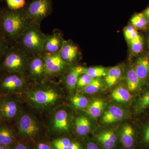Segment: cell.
I'll return each instance as SVG.
<instances>
[{
	"label": "cell",
	"mask_w": 149,
	"mask_h": 149,
	"mask_svg": "<svg viewBox=\"0 0 149 149\" xmlns=\"http://www.w3.org/2000/svg\"><path fill=\"white\" fill-rule=\"evenodd\" d=\"M30 23L25 10L20 9L6 12L0 21L2 36L10 41H18Z\"/></svg>",
	"instance_id": "obj_1"
},
{
	"label": "cell",
	"mask_w": 149,
	"mask_h": 149,
	"mask_svg": "<svg viewBox=\"0 0 149 149\" xmlns=\"http://www.w3.org/2000/svg\"><path fill=\"white\" fill-rule=\"evenodd\" d=\"M47 36L41 30L40 24L31 22L18 39L20 49L29 56L42 54Z\"/></svg>",
	"instance_id": "obj_2"
},
{
	"label": "cell",
	"mask_w": 149,
	"mask_h": 149,
	"mask_svg": "<svg viewBox=\"0 0 149 149\" xmlns=\"http://www.w3.org/2000/svg\"><path fill=\"white\" fill-rule=\"evenodd\" d=\"M27 98L32 107L43 110L55 105L60 98V95L52 86L40 85L28 92Z\"/></svg>",
	"instance_id": "obj_3"
},
{
	"label": "cell",
	"mask_w": 149,
	"mask_h": 149,
	"mask_svg": "<svg viewBox=\"0 0 149 149\" xmlns=\"http://www.w3.org/2000/svg\"><path fill=\"white\" fill-rule=\"evenodd\" d=\"M2 58V67L9 73L22 74L27 70L29 56L20 48H8Z\"/></svg>",
	"instance_id": "obj_4"
},
{
	"label": "cell",
	"mask_w": 149,
	"mask_h": 149,
	"mask_svg": "<svg viewBox=\"0 0 149 149\" xmlns=\"http://www.w3.org/2000/svg\"><path fill=\"white\" fill-rule=\"evenodd\" d=\"M52 0H32L25 10L32 23L40 24L50 13Z\"/></svg>",
	"instance_id": "obj_5"
},
{
	"label": "cell",
	"mask_w": 149,
	"mask_h": 149,
	"mask_svg": "<svg viewBox=\"0 0 149 149\" xmlns=\"http://www.w3.org/2000/svg\"><path fill=\"white\" fill-rule=\"evenodd\" d=\"M21 112V106L16 98L6 96L0 97V118L10 122L17 119Z\"/></svg>",
	"instance_id": "obj_6"
},
{
	"label": "cell",
	"mask_w": 149,
	"mask_h": 149,
	"mask_svg": "<svg viewBox=\"0 0 149 149\" xmlns=\"http://www.w3.org/2000/svg\"><path fill=\"white\" fill-rule=\"evenodd\" d=\"M10 73L0 80V90L6 95L23 91L26 84L22 74Z\"/></svg>",
	"instance_id": "obj_7"
},
{
	"label": "cell",
	"mask_w": 149,
	"mask_h": 149,
	"mask_svg": "<svg viewBox=\"0 0 149 149\" xmlns=\"http://www.w3.org/2000/svg\"><path fill=\"white\" fill-rule=\"evenodd\" d=\"M47 76H56L64 70L67 63L58 53L42 54Z\"/></svg>",
	"instance_id": "obj_8"
},
{
	"label": "cell",
	"mask_w": 149,
	"mask_h": 149,
	"mask_svg": "<svg viewBox=\"0 0 149 149\" xmlns=\"http://www.w3.org/2000/svg\"><path fill=\"white\" fill-rule=\"evenodd\" d=\"M31 56L27 67L29 77L33 80H43L47 75L42 54Z\"/></svg>",
	"instance_id": "obj_9"
},
{
	"label": "cell",
	"mask_w": 149,
	"mask_h": 149,
	"mask_svg": "<svg viewBox=\"0 0 149 149\" xmlns=\"http://www.w3.org/2000/svg\"><path fill=\"white\" fill-rule=\"evenodd\" d=\"M17 119V128L21 134L32 136L38 133L39 126L32 116L28 113L20 114Z\"/></svg>",
	"instance_id": "obj_10"
},
{
	"label": "cell",
	"mask_w": 149,
	"mask_h": 149,
	"mask_svg": "<svg viewBox=\"0 0 149 149\" xmlns=\"http://www.w3.org/2000/svg\"><path fill=\"white\" fill-rule=\"evenodd\" d=\"M64 40L59 31L55 30L47 36L44 44L43 53H58L60 51Z\"/></svg>",
	"instance_id": "obj_11"
},
{
	"label": "cell",
	"mask_w": 149,
	"mask_h": 149,
	"mask_svg": "<svg viewBox=\"0 0 149 149\" xmlns=\"http://www.w3.org/2000/svg\"><path fill=\"white\" fill-rule=\"evenodd\" d=\"M61 57L66 63H71L79 55L78 47L71 41L64 40L63 45L59 52Z\"/></svg>",
	"instance_id": "obj_12"
},
{
	"label": "cell",
	"mask_w": 149,
	"mask_h": 149,
	"mask_svg": "<svg viewBox=\"0 0 149 149\" xmlns=\"http://www.w3.org/2000/svg\"><path fill=\"white\" fill-rule=\"evenodd\" d=\"M124 115V112L121 108L112 105L104 112L102 122L105 124L114 123L121 120Z\"/></svg>",
	"instance_id": "obj_13"
},
{
	"label": "cell",
	"mask_w": 149,
	"mask_h": 149,
	"mask_svg": "<svg viewBox=\"0 0 149 149\" xmlns=\"http://www.w3.org/2000/svg\"><path fill=\"white\" fill-rule=\"evenodd\" d=\"M53 127L56 131H68V116L65 111L60 110L56 113L54 117Z\"/></svg>",
	"instance_id": "obj_14"
},
{
	"label": "cell",
	"mask_w": 149,
	"mask_h": 149,
	"mask_svg": "<svg viewBox=\"0 0 149 149\" xmlns=\"http://www.w3.org/2000/svg\"><path fill=\"white\" fill-rule=\"evenodd\" d=\"M96 139L105 149H112L114 148L117 137L112 130H106L96 135Z\"/></svg>",
	"instance_id": "obj_15"
},
{
	"label": "cell",
	"mask_w": 149,
	"mask_h": 149,
	"mask_svg": "<svg viewBox=\"0 0 149 149\" xmlns=\"http://www.w3.org/2000/svg\"><path fill=\"white\" fill-rule=\"evenodd\" d=\"M134 69L141 81L147 80L149 77V57L146 56L138 58Z\"/></svg>",
	"instance_id": "obj_16"
},
{
	"label": "cell",
	"mask_w": 149,
	"mask_h": 149,
	"mask_svg": "<svg viewBox=\"0 0 149 149\" xmlns=\"http://www.w3.org/2000/svg\"><path fill=\"white\" fill-rule=\"evenodd\" d=\"M15 142V136L12 130L6 125L0 126V145L9 149Z\"/></svg>",
	"instance_id": "obj_17"
},
{
	"label": "cell",
	"mask_w": 149,
	"mask_h": 149,
	"mask_svg": "<svg viewBox=\"0 0 149 149\" xmlns=\"http://www.w3.org/2000/svg\"><path fill=\"white\" fill-rule=\"evenodd\" d=\"M83 67L74 66L71 68L67 75V87L70 91H72L76 88L78 78L82 74Z\"/></svg>",
	"instance_id": "obj_18"
},
{
	"label": "cell",
	"mask_w": 149,
	"mask_h": 149,
	"mask_svg": "<svg viewBox=\"0 0 149 149\" xmlns=\"http://www.w3.org/2000/svg\"><path fill=\"white\" fill-rule=\"evenodd\" d=\"M134 132L132 126L126 125L123 126L120 133V141L123 146L130 148L134 143Z\"/></svg>",
	"instance_id": "obj_19"
},
{
	"label": "cell",
	"mask_w": 149,
	"mask_h": 149,
	"mask_svg": "<svg viewBox=\"0 0 149 149\" xmlns=\"http://www.w3.org/2000/svg\"><path fill=\"white\" fill-rule=\"evenodd\" d=\"M122 74V70L119 65L113 67L107 70L105 76V82L109 88H111L118 82Z\"/></svg>",
	"instance_id": "obj_20"
},
{
	"label": "cell",
	"mask_w": 149,
	"mask_h": 149,
	"mask_svg": "<svg viewBox=\"0 0 149 149\" xmlns=\"http://www.w3.org/2000/svg\"><path fill=\"white\" fill-rule=\"evenodd\" d=\"M74 125L76 133L79 136H85L91 130V122L87 117L83 116L75 118Z\"/></svg>",
	"instance_id": "obj_21"
},
{
	"label": "cell",
	"mask_w": 149,
	"mask_h": 149,
	"mask_svg": "<svg viewBox=\"0 0 149 149\" xmlns=\"http://www.w3.org/2000/svg\"><path fill=\"white\" fill-rule=\"evenodd\" d=\"M141 82L134 68L128 70L125 77V82L128 91L131 92L137 91L140 87Z\"/></svg>",
	"instance_id": "obj_22"
},
{
	"label": "cell",
	"mask_w": 149,
	"mask_h": 149,
	"mask_svg": "<svg viewBox=\"0 0 149 149\" xmlns=\"http://www.w3.org/2000/svg\"><path fill=\"white\" fill-rule=\"evenodd\" d=\"M105 106V102L101 99H96L87 107V113L94 118L99 117Z\"/></svg>",
	"instance_id": "obj_23"
},
{
	"label": "cell",
	"mask_w": 149,
	"mask_h": 149,
	"mask_svg": "<svg viewBox=\"0 0 149 149\" xmlns=\"http://www.w3.org/2000/svg\"><path fill=\"white\" fill-rule=\"evenodd\" d=\"M111 97L113 100L118 102H128L131 98L129 91L121 86L114 89L112 93Z\"/></svg>",
	"instance_id": "obj_24"
},
{
	"label": "cell",
	"mask_w": 149,
	"mask_h": 149,
	"mask_svg": "<svg viewBox=\"0 0 149 149\" xmlns=\"http://www.w3.org/2000/svg\"><path fill=\"white\" fill-rule=\"evenodd\" d=\"M107 70L102 67L85 68L83 67L82 74H87L93 79L105 77L107 73Z\"/></svg>",
	"instance_id": "obj_25"
},
{
	"label": "cell",
	"mask_w": 149,
	"mask_h": 149,
	"mask_svg": "<svg viewBox=\"0 0 149 149\" xmlns=\"http://www.w3.org/2000/svg\"><path fill=\"white\" fill-rule=\"evenodd\" d=\"M131 25L137 29H144L146 27L148 22L143 13L135 14L130 20Z\"/></svg>",
	"instance_id": "obj_26"
},
{
	"label": "cell",
	"mask_w": 149,
	"mask_h": 149,
	"mask_svg": "<svg viewBox=\"0 0 149 149\" xmlns=\"http://www.w3.org/2000/svg\"><path fill=\"white\" fill-rule=\"evenodd\" d=\"M103 85V83L100 78H95L89 85L82 88V91L86 94H94L100 91Z\"/></svg>",
	"instance_id": "obj_27"
},
{
	"label": "cell",
	"mask_w": 149,
	"mask_h": 149,
	"mask_svg": "<svg viewBox=\"0 0 149 149\" xmlns=\"http://www.w3.org/2000/svg\"><path fill=\"white\" fill-rule=\"evenodd\" d=\"M70 102L72 105L77 109H83L89 104L87 98L80 94H75L72 96L70 98Z\"/></svg>",
	"instance_id": "obj_28"
},
{
	"label": "cell",
	"mask_w": 149,
	"mask_h": 149,
	"mask_svg": "<svg viewBox=\"0 0 149 149\" xmlns=\"http://www.w3.org/2000/svg\"><path fill=\"white\" fill-rule=\"evenodd\" d=\"M131 52L135 54H138L141 52L143 47V39L140 35L137 38L130 40L128 42Z\"/></svg>",
	"instance_id": "obj_29"
},
{
	"label": "cell",
	"mask_w": 149,
	"mask_h": 149,
	"mask_svg": "<svg viewBox=\"0 0 149 149\" xmlns=\"http://www.w3.org/2000/svg\"><path fill=\"white\" fill-rule=\"evenodd\" d=\"M149 107V91L145 93L138 100L136 110L142 111Z\"/></svg>",
	"instance_id": "obj_30"
},
{
	"label": "cell",
	"mask_w": 149,
	"mask_h": 149,
	"mask_svg": "<svg viewBox=\"0 0 149 149\" xmlns=\"http://www.w3.org/2000/svg\"><path fill=\"white\" fill-rule=\"evenodd\" d=\"M123 32L125 40L128 42L137 38L140 35L136 28H134L131 25H128L125 27L123 30Z\"/></svg>",
	"instance_id": "obj_31"
},
{
	"label": "cell",
	"mask_w": 149,
	"mask_h": 149,
	"mask_svg": "<svg viewBox=\"0 0 149 149\" xmlns=\"http://www.w3.org/2000/svg\"><path fill=\"white\" fill-rule=\"evenodd\" d=\"M6 2L11 10L22 9L25 5V0H6Z\"/></svg>",
	"instance_id": "obj_32"
},
{
	"label": "cell",
	"mask_w": 149,
	"mask_h": 149,
	"mask_svg": "<svg viewBox=\"0 0 149 149\" xmlns=\"http://www.w3.org/2000/svg\"><path fill=\"white\" fill-rule=\"evenodd\" d=\"M71 141L68 138L57 139L54 141L53 145L55 149H67L69 146Z\"/></svg>",
	"instance_id": "obj_33"
},
{
	"label": "cell",
	"mask_w": 149,
	"mask_h": 149,
	"mask_svg": "<svg viewBox=\"0 0 149 149\" xmlns=\"http://www.w3.org/2000/svg\"><path fill=\"white\" fill-rule=\"evenodd\" d=\"M93 78L88 76L87 74H82L80 75L76 86L78 88H83L89 85L93 80Z\"/></svg>",
	"instance_id": "obj_34"
},
{
	"label": "cell",
	"mask_w": 149,
	"mask_h": 149,
	"mask_svg": "<svg viewBox=\"0 0 149 149\" xmlns=\"http://www.w3.org/2000/svg\"><path fill=\"white\" fill-rule=\"evenodd\" d=\"M8 48L5 38L2 35H0V59L2 58Z\"/></svg>",
	"instance_id": "obj_35"
},
{
	"label": "cell",
	"mask_w": 149,
	"mask_h": 149,
	"mask_svg": "<svg viewBox=\"0 0 149 149\" xmlns=\"http://www.w3.org/2000/svg\"><path fill=\"white\" fill-rule=\"evenodd\" d=\"M9 149H28V147L24 144L20 143H14Z\"/></svg>",
	"instance_id": "obj_36"
},
{
	"label": "cell",
	"mask_w": 149,
	"mask_h": 149,
	"mask_svg": "<svg viewBox=\"0 0 149 149\" xmlns=\"http://www.w3.org/2000/svg\"><path fill=\"white\" fill-rule=\"evenodd\" d=\"M67 149H82L81 146L77 142H71Z\"/></svg>",
	"instance_id": "obj_37"
},
{
	"label": "cell",
	"mask_w": 149,
	"mask_h": 149,
	"mask_svg": "<svg viewBox=\"0 0 149 149\" xmlns=\"http://www.w3.org/2000/svg\"><path fill=\"white\" fill-rule=\"evenodd\" d=\"M37 149H54L50 146L45 143H40L37 145Z\"/></svg>",
	"instance_id": "obj_38"
},
{
	"label": "cell",
	"mask_w": 149,
	"mask_h": 149,
	"mask_svg": "<svg viewBox=\"0 0 149 149\" xmlns=\"http://www.w3.org/2000/svg\"><path fill=\"white\" fill-rule=\"evenodd\" d=\"M87 149H100L97 145L93 142H89L87 146Z\"/></svg>",
	"instance_id": "obj_39"
},
{
	"label": "cell",
	"mask_w": 149,
	"mask_h": 149,
	"mask_svg": "<svg viewBox=\"0 0 149 149\" xmlns=\"http://www.w3.org/2000/svg\"><path fill=\"white\" fill-rule=\"evenodd\" d=\"M144 141L147 143L149 144V126L147 128V130L145 132Z\"/></svg>",
	"instance_id": "obj_40"
},
{
	"label": "cell",
	"mask_w": 149,
	"mask_h": 149,
	"mask_svg": "<svg viewBox=\"0 0 149 149\" xmlns=\"http://www.w3.org/2000/svg\"><path fill=\"white\" fill-rule=\"evenodd\" d=\"M142 13L143 14L144 16L146 19L147 21L148 22H149V6Z\"/></svg>",
	"instance_id": "obj_41"
},
{
	"label": "cell",
	"mask_w": 149,
	"mask_h": 149,
	"mask_svg": "<svg viewBox=\"0 0 149 149\" xmlns=\"http://www.w3.org/2000/svg\"><path fill=\"white\" fill-rule=\"evenodd\" d=\"M0 149H8L0 145Z\"/></svg>",
	"instance_id": "obj_42"
},
{
	"label": "cell",
	"mask_w": 149,
	"mask_h": 149,
	"mask_svg": "<svg viewBox=\"0 0 149 149\" xmlns=\"http://www.w3.org/2000/svg\"><path fill=\"white\" fill-rule=\"evenodd\" d=\"M148 45H149V37L148 38Z\"/></svg>",
	"instance_id": "obj_43"
}]
</instances>
